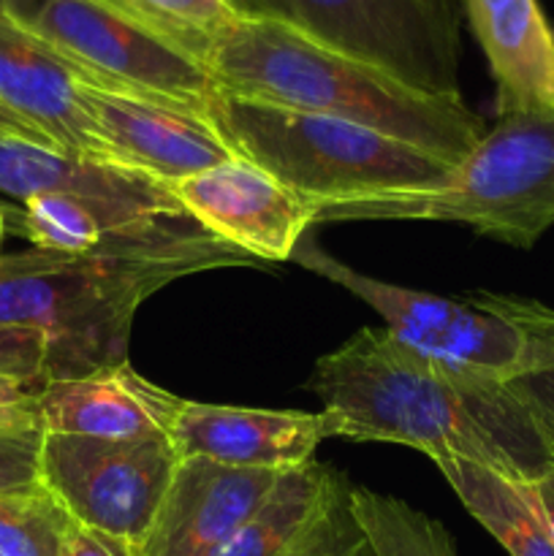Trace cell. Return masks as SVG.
Instances as JSON below:
<instances>
[{"mask_svg": "<svg viewBox=\"0 0 554 556\" xmlns=\"http://www.w3.org/2000/svg\"><path fill=\"white\" fill-rule=\"evenodd\" d=\"M307 389L331 438L396 443L429 459H467L536 483L554 454L508 380L449 367L402 345L389 329H358L318 358Z\"/></svg>", "mask_w": 554, "mask_h": 556, "instance_id": "6da1fadb", "label": "cell"}, {"mask_svg": "<svg viewBox=\"0 0 554 556\" xmlns=\"http://www.w3.org/2000/svg\"><path fill=\"white\" fill-rule=\"evenodd\" d=\"M259 264L188 215L109 233L81 253L27 250L0 261V324L49 337L47 383L128 362L141 302L179 277Z\"/></svg>", "mask_w": 554, "mask_h": 556, "instance_id": "7a4b0ae2", "label": "cell"}, {"mask_svg": "<svg viewBox=\"0 0 554 556\" xmlns=\"http://www.w3.org/2000/svg\"><path fill=\"white\" fill-rule=\"evenodd\" d=\"M206 71L223 96L364 125L454 166L487 134L462 96L416 90L280 22L242 16L210 54Z\"/></svg>", "mask_w": 554, "mask_h": 556, "instance_id": "3957f363", "label": "cell"}, {"mask_svg": "<svg viewBox=\"0 0 554 556\" xmlns=\"http://www.w3.org/2000/svg\"><path fill=\"white\" fill-rule=\"evenodd\" d=\"M212 117L237 155L310 204L411 193L445 182L454 163L364 125L215 90Z\"/></svg>", "mask_w": 554, "mask_h": 556, "instance_id": "277c9868", "label": "cell"}, {"mask_svg": "<svg viewBox=\"0 0 554 556\" xmlns=\"http://www.w3.org/2000/svg\"><path fill=\"white\" fill-rule=\"evenodd\" d=\"M367 220L465 223L481 237L532 248L554 226V117H500L435 188L313 204V223Z\"/></svg>", "mask_w": 554, "mask_h": 556, "instance_id": "5b68a950", "label": "cell"}, {"mask_svg": "<svg viewBox=\"0 0 554 556\" xmlns=\"http://www.w3.org/2000/svg\"><path fill=\"white\" fill-rule=\"evenodd\" d=\"M248 20H269L364 60L416 90L459 92L456 0H231Z\"/></svg>", "mask_w": 554, "mask_h": 556, "instance_id": "8992f818", "label": "cell"}, {"mask_svg": "<svg viewBox=\"0 0 554 556\" xmlns=\"http://www.w3.org/2000/svg\"><path fill=\"white\" fill-rule=\"evenodd\" d=\"M5 16L58 52L87 85L204 109L215 96L206 65L101 0H11Z\"/></svg>", "mask_w": 554, "mask_h": 556, "instance_id": "52a82bcc", "label": "cell"}, {"mask_svg": "<svg viewBox=\"0 0 554 556\" xmlns=\"http://www.w3.org/2000/svg\"><path fill=\"white\" fill-rule=\"evenodd\" d=\"M168 434L101 440L43 434L41 483L81 527L139 546L179 465Z\"/></svg>", "mask_w": 554, "mask_h": 556, "instance_id": "ba28073f", "label": "cell"}, {"mask_svg": "<svg viewBox=\"0 0 554 556\" xmlns=\"http://www.w3.org/2000/svg\"><path fill=\"white\" fill-rule=\"evenodd\" d=\"M291 261L362 299L383 318V329H389L402 345L435 362L500 380H508L519 367L525 353L519 326L473 299L435 296L362 275L353 266L331 258L310 233L299 239Z\"/></svg>", "mask_w": 554, "mask_h": 556, "instance_id": "9c48e42d", "label": "cell"}, {"mask_svg": "<svg viewBox=\"0 0 554 556\" xmlns=\"http://www.w3.org/2000/svg\"><path fill=\"white\" fill-rule=\"evenodd\" d=\"M81 103L117 166L172 185L237 157L210 106L87 85Z\"/></svg>", "mask_w": 554, "mask_h": 556, "instance_id": "30bf717a", "label": "cell"}, {"mask_svg": "<svg viewBox=\"0 0 554 556\" xmlns=\"http://www.w3.org/2000/svg\"><path fill=\"white\" fill-rule=\"evenodd\" d=\"M185 215L255 261H291L313 223V204L237 155L166 185Z\"/></svg>", "mask_w": 554, "mask_h": 556, "instance_id": "8fae6325", "label": "cell"}, {"mask_svg": "<svg viewBox=\"0 0 554 556\" xmlns=\"http://www.w3.org/2000/svg\"><path fill=\"white\" fill-rule=\"evenodd\" d=\"M280 476L282 470H248L185 456L136 556H212Z\"/></svg>", "mask_w": 554, "mask_h": 556, "instance_id": "7c38bea8", "label": "cell"}, {"mask_svg": "<svg viewBox=\"0 0 554 556\" xmlns=\"http://www.w3.org/2000/svg\"><path fill=\"white\" fill-rule=\"evenodd\" d=\"M179 456H201L248 470H291L313 459L331 438L326 413L255 410V407L182 402L172 429Z\"/></svg>", "mask_w": 554, "mask_h": 556, "instance_id": "4fadbf2b", "label": "cell"}, {"mask_svg": "<svg viewBox=\"0 0 554 556\" xmlns=\"http://www.w3.org/2000/svg\"><path fill=\"white\" fill-rule=\"evenodd\" d=\"M0 103L60 150L114 163L85 112L81 76L9 16H0Z\"/></svg>", "mask_w": 554, "mask_h": 556, "instance_id": "5bb4252c", "label": "cell"}, {"mask_svg": "<svg viewBox=\"0 0 554 556\" xmlns=\"http://www.w3.org/2000/svg\"><path fill=\"white\" fill-rule=\"evenodd\" d=\"M498 87V114L554 117V27L538 0H456Z\"/></svg>", "mask_w": 554, "mask_h": 556, "instance_id": "9a60e30c", "label": "cell"}, {"mask_svg": "<svg viewBox=\"0 0 554 556\" xmlns=\"http://www.w3.org/2000/svg\"><path fill=\"white\" fill-rule=\"evenodd\" d=\"M185 400L141 378L130 364L96 369L41 389L43 432L101 440L168 434Z\"/></svg>", "mask_w": 554, "mask_h": 556, "instance_id": "2e32d148", "label": "cell"}, {"mask_svg": "<svg viewBox=\"0 0 554 556\" xmlns=\"http://www.w3.org/2000/svg\"><path fill=\"white\" fill-rule=\"evenodd\" d=\"M0 193L25 201L41 193L130 201L163 212H185L166 185L117 163L92 161L54 147L0 139Z\"/></svg>", "mask_w": 554, "mask_h": 556, "instance_id": "e0dca14e", "label": "cell"}, {"mask_svg": "<svg viewBox=\"0 0 554 556\" xmlns=\"http://www.w3.org/2000/svg\"><path fill=\"white\" fill-rule=\"evenodd\" d=\"M345 486L342 472L315 459L282 470L259 508L212 556H286Z\"/></svg>", "mask_w": 554, "mask_h": 556, "instance_id": "ac0fdd59", "label": "cell"}, {"mask_svg": "<svg viewBox=\"0 0 554 556\" xmlns=\"http://www.w3.org/2000/svg\"><path fill=\"white\" fill-rule=\"evenodd\" d=\"M467 514L511 556H554V532L532 483L511 481L467 459L435 462Z\"/></svg>", "mask_w": 554, "mask_h": 556, "instance_id": "d6986e66", "label": "cell"}, {"mask_svg": "<svg viewBox=\"0 0 554 556\" xmlns=\"http://www.w3.org/2000/svg\"><path fill=\"white\" fill-rule=\"evenodd\" d=\"M16 226L38 250L58 253H81L101 244L109 233L141 226L163 215H185V212H163L130 201L90 199L74 193H41L20 201Z\"/></svg>", "mask_w": 554, "mask_h": 556, "instance_id": "ffe728a7", "label": "cell"}, {"mask_svg": "<svg viewBox=\"0 0 554 556\" xmlns=\"http://www.w3.org/2000/svg\"><path fill=\"white\" fill-rule=\"evenodd\" d=\"M467 299L519 326L525 353L516 372L508 378V386L530 410L538 432L554 454V309L532 299L492 291H476Z\"/></svg>", "mask_w": 554, "mask_h": 556, "instance_id": "44dd1931", "label": "cell"}, {"mask_svg": "<svg viewBox=\"0 0 554 556\" xmlns=\"http://www.w3.org/2000/svg\"><path fill=\"white\" fill-rule=\"evenodd\" d=\"M177 52L206 65L217 43L239 25L231 0H101Z\"/></svg>", "mask_w": 554, "mask_h": 556, "instance_id": "7402d4cb", "label": "cell"}, {"mask_svg": "<svg viewBox=\"0 0 554 556\" xmlns=\"http://www.w3.org/2000/svg\"><path fill=\"white\" fill-rule=\"evenodd\" d=\"M348 503L375 556H456L445 527L402 500L351 486Z\"/></svg>", "mask_w": 554, "mask_h": 556, "instance_id": "603a6c76", "label": "cell"}, {"mask_svg": "<svg viewBox=\"0 0 554 556\" xmlns=\"http://www.w3.org/2000/svg\"><path fill=\"white\" fill-rule=\"evenodd\" d=\"M74 525L43 483L0 494V556H63Z\"/></svg>", "mask_w": 554, "mask_h": 556, "instance_id": "cb8c5ba5", "label": "cell"}, {"mask_svg": "<svg viewBox=\"0 0 554 556\" xmlns=\"http://www.w3.org/2000/svg\"><path fill=\"white\" fill-rule=\"evenodd\" d=\"M348 492H351V483L337 494L335 503L315 521L313 530L286 556H375L367 535L353 516Z\"/></svg>", "mask_w": 554, "mask_h": 556, "instance_id": "d4e9b609", "label": "cell"}, {"mask_svg": "<svg viewBox=\"0 0 554 556\" xmlns=\"http://www.w3.org/2000/svg\"><path fill=\"white\" fill-rule=\"evenodd\" d=\"M43 429L0 432V494L41 483Z\"/></svg>", "mask_w": 554, "mask_h": 556, "instance_id": "484cf974", "label": "cell"}, {"mask_svg": "<svg viewBox=\"0 0 554 556\" xmlns=\"http://www.w3.org/2000/svg\"><path fill=\"white\" fill-rule=\"evenodd\" d=\"M49 337L38 329L0 324V375L47 386Z\"/></svg>", "mask_w": 554, "mask_h": 556, "instance_id": "4316f807", "label": "cell"}, {"mask_svg": "<svg viewBox=\"0 0 554 556\" xmlns=\"http://www.w3.org/2000/svg\"><path fill=\"white\" fill-rule=\"evenodd\" d=\"M41 389L36 380L0 375V432H25L43 429Z\"/></svg>", "mask_w": 554, "mask_h": 556, "instance_id": "83f0119b", "label": "cell"}, {"mask_svg": "<svg viewBox=\"0 0 554 556\" xmlns=\"http://www.w3.org/2000/svg\"><path fill=\"white\" fill-rule=\"evenodd\" d=\"M63 556H136V552L134 546L117 541V538H109L103 532L90 530V527L74 525Z\"/></svg>", "mask_w": 554, "mask_h": 556, "instance_id": "f1b7e54d", "label": "cell"}, {"mask_svg": "<svg viewBox=\"0 0 554 556\" xmlns=\"http://www.w3.org/2000/svg\"><path fill=\"white\" fill-rule=\"evenodd\" d=\"M0 139H9V141H30V144H41V147H54V150H60L58 144H54L49 136H43L41 130L33 128L27 119H22L20 114L11 112L9 106H3L0 103Z\"/></svg>", "mask_w": 554, "mask_h": 556, "instance_id": "f546056e", "label": "cell"}, {"mask_svg": "<svg viewBox=\"0 0 554 556\" xmlns=\"http://www.w3.org/2000/svg\"><path fill=\"white\" fill-rule=\"evenodd\" d=\"M532 492H536L543 516H546L549 527H552V532H554V470L549 472V476H543L541 481L532 483Z\"/></svg>", "mask_w": 554, "mask_h": 556, "instance_id": "4dcf8cb0", "label": "cell"}, {"mask_svg": "<svg viewBox=\"0 0 554 556\" xmlns=\"http://www.w3.org/2000/svg\"><path fill=\"white\" fill-rule=\"evenodd\" d=\"M20 212L14 206H9L5 201H0V248H3V237H5V228H9L11 217H16ZM0 261H3V253H0Z\"/></svg>", "mask_w": 554, "mask_h": 556, "instance_id": "1f68e13d", "label": "cell"}, {"mask_svg": "<svg viewBox=\"0 0 554 556\" xmlns=\"http://www.w3.org/2000/svg\"><path fill=\"white\" fill-rule=\"evenodd\" d=\"M9 3H11V0H0V16H5V11H9Z\"/></svg>", "mask_w": 554, "mask_h": 556, "instance_id": "d6a6232c", "label": "cell"}]
</instances>
